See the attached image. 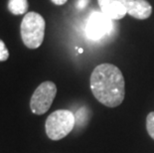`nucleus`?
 <instances>
[{"label":"nucleus","mask_w":154,"mask_h":153,"mask_svg":"<svg viewBox=\"0 0 154 153\" xmlns=\"http://www.w3.org/2000/svg\"><path fill=\"white\" fill-rule=\"evenodd\" d=\"M74 113L67 109H58L52 112L46 119L45 129L51 140H60L66 137L75 126Z\"/></svg>","instance_id":"nucleus-3"},{"label":"nucleus","mask_w":154,"mask_h":153,"mask_svg":"<svg viewBox=\"0 0 154 153\" xmlns=\"http://www.w3.org/2000/svg\"><path fill=\"white\" fill-rule=\"evenodd\" d=\"M51 1L56 5H64L65 3H67L68 0H51Z\"/></svg>","instance_id":"nucleus-12"},{"label":"nucleus","mask_w":154,"mask_h":153,"mask_svg":"<svg viewBox=\"0 0 154 153\" xmlns=\"http://www.w3.org/2000/svg\"><path fill=\"white\" fill-rule=\"evenodd\" d=\"M9 58V51L5 43L0 39V62L7 61Z\"/></svg>","instance_id":"nucleus-10"},{"label":"nucleus","mask_w":154,"mask_h":153,"mask_svg":"<svg viewBox=\"0 0 154 153\" xmlns=\"http://www.w3.org/2000/svg\"><path fill=\"white\" fill-rule=\"evenodd\" d=\"M83 52H84L83 49H79V53H83Z\"/></svg>","instance_id":"nucleus-13"},{"label":"nucleus","mask_w":154,"mask_h":153,"mask_svg":"<svg viewBox=\"0 0 154 153\" xmlns=\"http://www.w3.org/2000/svg\"><path fill=\"white\" fill-rule=\"evenodd\" d=\"M57 94V86L50 81L43 82L35 90L30 100V109L37 115H44L50 109Z\"/></svg>","instance_id":"nucleus-4"},{"label":"nucleus","mask_w":154,"mask_h":153,"mask_svg":"<svg viewBox=\"0 0 154 153\" xmlns=\"http://www.w3.org/2000/svg\"><path fill=\"white\" fill-rule=\"evenodd\" d=\"M146 129L149 136L154 140V112L148 113L146 118Z\"/></svg>","instance_id":"nucleus-9"},{"label":"nucleus","mask_w":154,"mask_h":153,"mask_svg":"<svg viewBox=\"0 0 154 153\" xmlns=\"http://www.w3.org/2000/svg\"><path fill=\"white\" fill-rule=\"evenodd\" d=\"M45 19L37 12H28L23 17L20 34L24 45L29 49H37L42 45L45 36Z\"/></svg>","instance_id":"nucleus-2"},{"label":"nucleus","mask_w":154,"mask_h":153,"mask_svg":"<svg viewBox=\"0 0 154 153\" xmlns=\"http://www.w3.org/2000/svg\"><path fill=\"white\" fill-rule=\"evenodd\" d=\"M29 8L28 0H9L8 10L13 15H23L27 13Z\"/></svg>","instance_id":"nucleus-8"},{"label":"nucleus","mask_w":154,"mask_h":153,"mask_svg":"<svg viewBox=\"0 0 154 153\" xmlns=\"http://www.w3.org/2000/svg\"><path fill=\"white\" fill-rule=\"evenodd\" d=\"M111 19L106 16L103 12H94L88 18L86 32L88 38L99 40L107 34L111 29Z\"/></svg>","instance_id":"nucleus-5"},{"label":"nucleus","mask_w":154,"mask_h":153,"mask_svg":"<svg viewBox=\"0 0 154 153\" xmlns=\"http://www.w3.org/2000/svg\"><path fill=\"white\" fill-rule=\"evenodd\" d=\"M88 0H78L77 7L80 9V10H82V9H84L88 5Z\"/></svg>","instance_id":"nucleus-11"},{"label":"nucleus","mask_w":154,"mask_h":153,"mask_svg":"<svg viewBox=\"0 0 154 153\" xmlns=\"http://www.w3.org/2000/svg\"><path fill=\"white\" fill-rule=\"evenodd\" d=\"M101 12L109 19L119 20L126 14V9L119 0H97Z\"/></svg>","instance_id":"nucleus-7"},{"label":"nucleus","mask_w":154,"mask_h":153,"mask_svg":"<svg viewBox=\"0 0 154 153\" xmlns=\"http://www.w3.org/2000/svg\"><path fill=\"white\" fill-rule=\"evenodd\" d=\"M125 7L126 12L132 17L144 20L149 18L152 13V7L146 0H119Z\"/></svg>","instance_id":"nucleus-6"},{"label":"nucleus","mask_w":154,"mask_h":153,"mask_svg":"<svg viewBox=\"0 0 154 153\" xmlns=\"http://www.w3.org/2000/svg\"><path fill=\"white\" fill-rule=\"evenodd\" d=\"M90 87L94 97L103 106L116 107L125 96L124 78L121 71L112 64H100L91 75Z\"/></svg>","instance_id":"nucleus-1"}]
</instances>
